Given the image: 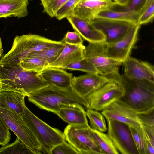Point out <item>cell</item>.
Returning a JSON list of instances; mask_svg holds the SVG:
<instances>
[{
    "instance_id": "obj_28",
    "label": "cell",
    "mask_w": 154,
    "mask_h": 154,
    "mask_svg": "<svg viewBox=\"0 0 154 154\" xmlns=\"http://www.w3.org/2000/svg\"><path fill=\"white\" fill-rule=\"evenodd\" d=\"M87 116L89 120L91 128L93 129L102 132H105L107 130L104 117L98 111L90 108L86 109Z\"/></svg>"
},
{
    "instance_id": "obj_36",
    "label": "cell",
    "mask_w": 154,
    "mask_h": 154,
    "mask_svg": "<svg viewBox=\"0 0 154 154\" xmlns=\"http://www.w3.org/2000/svg\"><path fill=\"white\" fill-rule=\"evenodd\" d=\"M51 154H79V152L69 143L64 141L55 146Z\"/></svg>"
},
{
    "instance_id": "obj_30",
    "label": "cell",
    "mask_w": 154,
    "mask_h": 154,
    "mask_svg": "<svg viewBox=\"0 0 154 154\" xmlns=\"http://www.w3.org/2000/svg\"><path fill=\"white\" fill-rule=\"evenodd\" d=\"M34 154V152L17 137L13 143L2 146L0 154Z\"/></svg>"
},
{
    "instance_id": "obj_43",
    "label": "cell",
    "mask_w": 154,
    "mask_h": 154,
    "mask_svg": "<svg viewBox=\"0 0 154 154\" xmlns=\"http://www.w3.org/2000/svg\"></svg>"
},
{
    "instance_id": "obj_24",
    "label": "cell",
    "mask_w": 154,
    "mask_h": 154,
    "mask_svg": "<svg viewBox=\"0 0 154 154\" xmlns=\"http://www.w3.org/2000/svg\"><path fill=\"white\" fill-rule=\"evenodd\" d=\"M90 132L98 146L105 154L119 153L107 134L91 128Z\"/></svg>"
},
{
    "instance_id": "obj_25",
    "label": "cell",
    "mask_w": 154,
    "mask_h": 154,
    "mask_svg": "<svg viewBox=\"0 0 154 154\" xmlns=\"http://www.w3.org/2000/svg\"><path fill=\"white\" fill-rule=\"evenodd\" d=\"M64 46V44L63 43L38 51L32 52L26 56L35 57L43 60L47 61L49 65L57 59L62 52Z\"/></svg>"
},
{
    "instance_id": "obj_13",
    "label": "cell",
    "mask_w": 154,
    "mask_h": 154,
    "mask_svg": "<svg viewBox=\"0 0 154 154\" xmlns=\"http://www.w3.org/2000/svg\"><path fill=\"white\" fill-rule=\"evenodd\" d=\"M101 114L106 119L116 120L129 127H136L143 125L136 112L119 100L102 111Z\"/></svg>"
},
{
    "instance_id": "obj_42",
    "label": "cell",
    "mask_w": 154,
    "mask_h": 154,
    "mask_svg": "<svg viewBox=\"0 0 154 154\" xmlns=\"http://www.w3.org/2000/svg\"></svg>"
},
{
    "instance_id": "obj_2",
    "label": "cell",
    "mask_w": 154,
    "mask_h": 154,
    "mask_svg": "<svg viewBox=\"0 0 154 154\" xmlns=\"http://www.w3.org/2000/svg\"><path fill=\"white\" fill-rule=\"evenodd\" d=\"M48 85L38 72L25 70L19 64L0 62V90L15 91L28 96Z\"/></svg>"
},
{
    "instance_id": "obj_29",
    "label": "cell",
    "mask_w": 154,
    "mask_h": 154,
    "mask_svg": "<svg viewBox=\"0 0 154 154\" xmlns=\"http://www.w3.org/2000/svg\"><path fill=\"white\" fill-rule=\"evenodd\" d=\"M19 65L25 70L39 73L47 68L49 64L40 58L26 56L21 60Z\"/></svg>"
},
{
    "instance_id": "obj_1",
    "label": "cell",
    "mask_w": 154,
    "mask_h": 154,
    "mask_svg": "<svg viewBox=\"0 0 154 154\" xmlns=\"http://www.w3.org/2000/svg\"><path fill=\"white\" fill-rule=\"evenodd\" d=\"M27 97L29 102L38 108L57 115L64 108L79 106L89 108L86 97L78 94L71 87L63 88L49 85Z\"/></svg>"
},
{
    "instance_id": "obj_6",
    "label": "cell",
    "mask_w": 154,
    "mask_h": 154,
    "mask_svg": "<svg viewBox=\"0 0 154 154\" xmlns=\"http://www.w3.org/2000/svg\"><path fill=\"white\" fill-rule=\"evenodd\" d=\"M106 45L104 42H89L84 49V58L93 64L98 74L121 85L119 67L122 63L106 56Z\"/></svg>"
},
{
    "instance_id": "obj_41",
    "label": "cell",
    "mask_w": 154,
    "mask_h": 154,
    "mask_svg": "<svg viewBox=\"0 0 154 154\" xmlns=\"http://www.w3.org/2000/svg\"><path fill=\"white\" fill-rule=\"evenodd\" d=\"M114 2L116 3H119L121 0H113Z\"/></svg>"
},
{
    "instance_id": "obj_19",
    "label": "cell",
    "mask_w": 154,
    "mask_h": 154,
    "mask_svg": "<svg viewBox=\"0 0 154 154\" xmlns=\"http://www.w3.org/2000/svg\"><path fill=\"white\" fill-rule=\"evenodd\" d=\"M39 74L49 85L63 88L71 87L72 74L67 72L63 69L48 67Z\"/></svg>"
},
{
    "instance_id": "obj_5",
    "label": "cell",
    "mask_w": 154,
    "mask_h": 154,
    "mask_svg": "<svg viewBox=\"0 0 154 154\" xmlns=\"http://www.w3.org/2000/svg\"><path fill=\"white\" fill-rule=\"evenodd\" d=\"M21 117L40 143L41 153L51 154L55 146L66 141L63 133L40 119L26 106Z\"/></svg>"
},
{
    "instance_id": "obj_35",
    "label": "cell",
    "mask_w": 154,
    "mask_h": 154,
    "mask_svg": "<svg viewBox=\"0 0 154 154\" xmlns=\"http://www.w3.org/2000/svg\"><path fill=\"white\" fill-rule=\"evenodd\" d=\"M136 112L143 125L154 126V107L144 111Z\"/></svg>"
},
{
    "instance_id": "obj_31",
    "label": "cell",
    "mask_w": 154,
    "mask_h": 154,
    "mask_svg": "<svg viewBox=\"0 0 154 154\" xmlns=\"http://www.w3.org/2000/svg\"><path fill=\"white\" fill-rule=\"evenodd\" d=\"M154 17V0H146L143 6L137 24L140 26L153 22Z\"/></svg>"
},
{
    "instance_id": "obj_20",
    "label": "cell",
    "mask_w": 154,
    "mask_h": 154,
    "mask_svg": "<svg viewBox=\"0 0 154 154\" xmlns=\"http://www.w3.org/2000/svg\"><path fill=\"white\" fill-rule=\"evenodd\" d=\"M26 96L15 91L0 90V108L12 111L21 116L26 107Z\"/></svg>"
},
{
    "instance_id": "obj_23",
    "label": "cell",
    "mask_w": 154,
    "mask_h": 154,
    "mask_svg": "<svg viewBox=\"0 0 154 154\" xmlns=\"http://www.w3.org/2000/svg\"><path fill=\"white\" fill-rule=\"evenodd\" d=\"M141 12H117L109 8L99 12L96 15L95 18L108 19L137 24Z\"/></svg>"
},
{
    "instance_id": "obj_7",
    "label": "cell",
    "mask_w": 154,
    "mask_h": 154,
    "mask_svg": "<svg viewBox=\"0 0 154 154\" xmlns=\"http://www.w3.org/2000/svg\"><path fill=\"white\" fill-rule=\"evenodd\" d=\"M90 128L69 125L63 133L66 140L79 154H104L91 136Z\"/></svg>"
},
{
    "instance_id": "obj_14",
    "label": "cell",
    "mask_w": 154,
    "mask_h": 154,
    "mask_svg": "<svg viewBox=\"0 0 154 154\" xmlns=\"http://www.w3.org/2000/svg\"><path fill=\"white\" fill-rule=\"evenodd\" d=\"M109 82H113L98 73H87L73 77L71 87L78 94L86 97Z\"/></svg>"
},
{
    "instance_id": "obj_38",
    "label": "cell",
    "mask_w": 154,
    "mask_h": 154,
    "mask_svg": "<svg viewBox=\"0 0 154 154\" xmlns=\"http://www.w3.org/2000/svg\"><path fill=\"white\" fill-rule=\"evenodd\" d=\"M10 129L7 124L0 115V145L8 144L11 139Z\"/></svg>"
},
{
    "instance_id": "obj_11",
    "label": "cell",
    "mask_w": 154,
    "mask_h": 154,
    "mask_svg": "<svg viewBox=\"0 0 154 154\" xmlns=\"http://www.w3.org/2000/svg\"><path fill=\"white\" fill-rule=\"evenodd\" d=\"M96 29L105 36L106 45L122 39L136 24L124 21L95 18L89 22Z\"/></svg>"
},
{
    "instance_id": "obj_26",
    "label": "cell",
    "mask_w": 154,
    "mask_h": 154,
    "mask_svg": "<svg viewBox=\"0 0 154 154\" xmlns=\"http://www.w3.org/2000/svg\"><path fill=\"white\" fill-rule=\"evenodd\" d=\"M129 127L138 154H149L146 134L142 126Z\"/></svg>"
},
{
    "instance_id": "obj_8",
    "label": "cell",
    "mask_w": 154,
    "mask_h": 154,
    "mask_svg": "<svg viewBox=\"0 0 154 154\" xmlns=\"http://www.w3.org/2000/svg\"><path fill=\"white\" fill-rule=\"evenodd\" d=\"M0 115L10 130L34 153H41V146L21 116L12 111L0 108Z\"/></svg>"
},
{
    "instance_id": "obj_16",
    "label": "cell",
    "mask_w": 154,
    "mask_h": 154,
    "mask_svg": "<svg viewBox=\"0 0 154 154\" xmlns=\"http://www.w3.org/2000/svg\"><path fill=\"white\" fill-rule=\"evenodd\" d=\"M115 3L111 0H81L73 15L90 22L95 18L98 13L109 8Z\"/></svg>"
},
{
    "instance_id": "obj_32",
    "label": "cell",
    "mask_w": 154,
    "mask_h": 154,
    "mask_svg": "<svg viewBox=\"0 0 154 154\" xmlns=\"http://www.w3.org/2000/svg\"><path fill=\"white\" fill-rule=\"evenodd\" d=\"M81 0H68L58 10L55 17L59 20L73 15L74 10Z\"/></svg>"
},
{
    "instance_id": "obj_40",
    "label": "cell",
    "mask_w": 154,
    "mask_h": 154,
    "mask_svg": "<svg viewBox=\"0 0 154 154\" xmlns=\"http://www.w3.org/2000/svg\"><path fill=\"white\" fill-rule=\"evenodd\" d=\"M3 48L2 42L0 37V58H2L3 56Z\"/></svg>"
},
{
    "instance_id": "obj_27",
    "label": "cell",
    "mask_w": 154,
    "mask_h": 154,
    "mask_svg": "<svg viewBox=\"0 0 154 154\" xmlns=\"http://www.w3.org/2000/svg\"><path fill=\"white\" fill-rule=\"evenodd\" d=\"M146 0H121L109 8L117 12H141Z\"/></svg>"
},
{
    "instance_id": "obj_4",
    "label": "cell",
    "mask_w": 154,
    "mask_h": 154,
    "mask_svg": "<svg viewBox=\"0 0 154 154\" xmlns=\"http://www.w3.org/2000/svg\"><path fill=\"white\" fill-rule=\"evenodd\" d=\"M63 43L61 41L53 40L35 34L16 36L11 48L1 58L0 62L19 64L21 60L30 53Z\"/></svg>"
},
{
    "instance_id": "obj_21",
    "label": "cell",
    "mask_w": 154,
    "mask_h": 154,
    "mask_svg": "<svg viewBox=\"0 0 154 154\" xmlns=\"http://www.w3.org/2000/svg\"><path fill=\"white\" fill-rule=\"evenodd\" d=\"M29 4V0H0V18L26 17Z\"/></svg>"
},
{
    "instance_id": "obj_18",
    "label": "cell",
    "mask_w": 154,
    "mask_h": 154,
    "mask_svg": "<svg viewBox=\"0 0 154 154\" xmlns=\"http://www.w3.org/2000/svg\"><path fill=\"white\" fill-rule=\"evenodd\" d=\"M64 48L57 59L48 65V67H55L64 69L68 65L84 58L85 46L64 44Z\"/></svg>"
},
{
    "instance_id": "obj_22",
    "label": "cell",
    "mask_w": 154,
    "mask_h": 154,
    "mask_svg": "<svg viewBox=\"0 0 154 154\" xmlns=\"http://www.w3.org/2000/svg\"><path fill=\"white\" fill-rule=\"evenodd\" d=\"M85 108L82 106L64 108L57 115L69 125L89 127Z\"/></svg>"
},
{
    "instance_id": "obj_12",
    "label": "cell",
    "mask_w": 154,
    "mask_h": 154,
    "mask_svg": "<svg viewBox=\"0 0 154 154\" xmlns=\"http://www.w3.org/2000/svg\"><path fill=\"white\" fill-rule=\"evenodd\" d=\"M140 26L135 24L121 39L106 45L105 52L110 58L123 62L130 56L131 51L137 40Z\"/></svg>"
},
{
    "instance_id": "obj_10",
    "label": "cell",
    "mask_w": 154,
    "mask_h": 154,
    "mask_svg": "<svg viewBox=\"0 0 154 154\" xmlns=\"http://www.w3.org/2000/svg\"><path fill=\"white\" fill-rule=\"evenodd\" d=\"M124 92V88L121 85L109 82L86 97L89 108L97 111H102L119 100L123 95Z\"/></svg>"
},
{
    "instance_id": "obj_17",
    "label": "cell",
    "mask_w": 154,
    "mask_h": 154,
    "mask_svg": "<svg viewBox=\"0 0 154 154\" xmlns=\"http://www.w3.org/2000/svg\"><path fill=\"white\" fill-rule=\"evenodd\" d=\"M66 18L75 31L85 40L91 43L104 42V35L94 27L89 21L74 15Z\"/></svg>"
},
{
    "instance_id": "obj_39",
    "label": "cell",
    "mask_w": 154,
    "mask_h": 154,
    "mask_svg": "<svg viewBox=\"0 0 154 154\" xmlns=\"http://www.w3.org/2000/svg\"><path fill=\"white\" fill-rule=\"evenodd\" d=\"M143 127L152 143L154 145V126L143 125Z\"/></svg>"
},
{
    "instance_id": "obj_3",
    "label": "cell",
    "mask_w": 154,
    "mask_h": 154,
    "mask_svg": "<svg viewBox=\"0 0 154 154\" xmlns=\"http://www.w3.org/2000/svg\"><path fill=\"white\" fill-rule=\"evenodd\" d=\"M121 85L124 90L119 99L136 112L154 107V83L149 81L129 79L121 75Z\"/></svg>"
},
{
    "instance_id": "obj_9",
    "label": "cell",
    "mask_w": 154,
    "mask_h": 154,
    "mask_svg": "<svg viewBox=\"0 0 154 154\" xmlns=\"http://www.w3.org/2000/svg\"><path fill=\"white\" fill-rule=\"evenodd\" d=\"M106 119L107 135L119 153L138 154L129 126L116 120Z\"/></svg>"
},
{
    "instance_id": "obj_34",
    "label": "cell",
    "mask_w": 154,
    "mask_h": 154,
    "mask_svg": "<svg viewBox=\"0 0 154 154\" xmlns=\"http://www.w3.org/2000/svg\"><path fill=\"white\" fill-rule=\"evenodd\" d=\"M68 0H40L43 11L50 17H55L58 10Z\"/></svg>"
},
{
    "instance_id": "obj_33",
    "label": "cell",
    "mask_w": 154,
    "mask_h": 154,
    "mask_svg": "<svg viewBox=\"0 0 154 154\" xmlns=\"http://www.w3.org/2000/svg\"><path fill=\"white\" fill-rule=\"evenodd\" d=\"M64 69L73 70H79L87 73H98L94 66L85 58L70 64Z\"/></svg>"
},
{
    "instance_id": "obj_15",
    "label": "cell",
    "mask_w": 154,
    "mask_h": 154,
    "mask_svg": "<svg viewBox=\"0 0 154 154\" xmlns=\"http://www.w3.org/2000/svg\"><path fill=\"white\" fill-rule=\"evenodd\" d=\"M122 63L123 75L128 78L146 80L154 83V67L149 63L130 56Z\"/></svg>"
},
{
    "instance_id": "obj_37",
    "label": "cell",
    "mask_w": 154,
    "mask_h": 154,
    "mask_svg": "<svg viewBox=\"0 0 154 154\" xmlns=\"http://www.w3.org/2000/svg\"><path fill=\"white\" fill-rule=\"evenodd\" d=\"M63 43L71 45L82 46L83 41L81 35L75 31L68 32L61 41Z\"/></svg>"
}]
</instances>
